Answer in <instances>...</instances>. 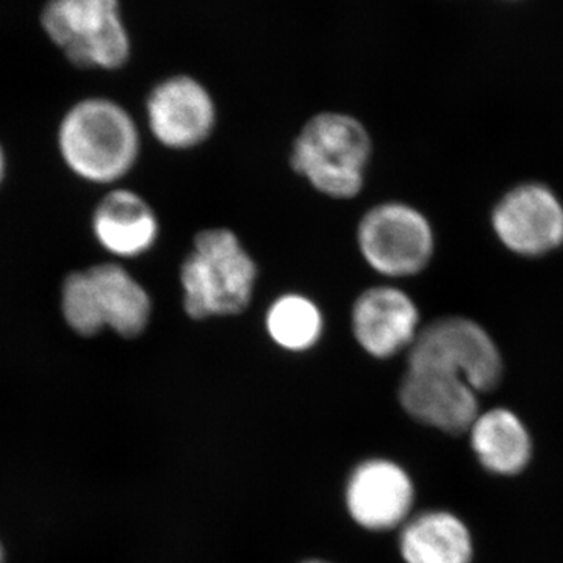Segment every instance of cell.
Segmentation results:
<instances>
[{
	"label": "cell",
	"instance_id": "6da1fadb",
	"mask_svg": "<svg viewBox=\"0 0 563 563\" xmlns=\"http://www.w3.org/2000/svg\"><path fill=\"white\" fill-rule=\"evenodd\" d=\"M257 277V265L235 233L206 229L180 266L185 313L196 321L242 314L254 298Z\"/></svg>",
	"mask_w": 563,
	"mask_h": 563
},
{
	"label": "cell",
	"instance_id": "7a4b0ae2",
	"mask_svg": "<svg viewBox=\"0 0 563 563\" xmlns=\"http://www.w3.org/2000/svg\"><path fill=\"white\" fill-rule=\"evenodd\" d=\"M57 141L70 172L96 185L128 176L141 151L140 131L131 113L103 98L84 99L70 107L58 125Z\"/></svg>",
	"mask_w": 563,
	"mask_h": 563
},
{
	"label": "cell",
	"instance_id": "3957f363",
	"mask_svg": "<svg viewBox=\"0 0 563 563\" xmlns=\"http://www.w3.org/2000/svg\"><path fill=\"white\" fill-rule=\"evenodd\" d=\"M62 314L70 331L91 339L110 329L136 339L152 318L146 288L118 263H101L68 274L62 285Z\"/></svg>",
	"mask_w": 563,
	"mask_h": 563
},
{
	"label": "cell",
	"instance_id": "277c9868",
	"mask_svg": "<svg viewBox=\"0 0 563 563\" xmlns=\"http://www.w3.org/2000/svg\"><path fill=\"white\" fill-rule=\"evenodd\" d=\"M372 152V136L361 121L325 111L307 122L296 136L290 165L321 195L352 199L365 185Z\"/></svg>",
	"mask_w": 563,
	"mask_h": 563
},
{
	"label": "cell",
	"instance_id": "5b68a950",
	"mask_svg": "<svg viewBox=\"0 0 563 563\" xmlns=\"http://www.w3.org/2000/svg\"><path fill=\"white\" fill-rule=\"evenodd\" d=\"M399 399L415 420L446 433L470 431L477 418L472 368L448 352H410Z\"/></svg>",
	"mask_w": 563,
	"mask_h": 563
},
{
	"label": "cell",
	"instance_id": "8992f818",
	"mask_svg": "<svg viewBox=\"0 0 563 563\" xmlns=\"http://www.w3.org/2000/svg\"><path fill=\"white\" fill-rule=\"evenodd\" d=\"M41 24L79 68L120 69L131 55L118 0H49Z\"/></svg>",
	"mask_w": 563,
	"mask_h": 563
},
{
	"label": "cell",
	"instance_id": "52a82bcc",
	"mask_svg": "<svg viewBox=\"0 0 563 563\" xmlns=\"http://www.w3.org/2000/svg\"><path fill=\"white\" fill-rule=\"evenodd\" d=\"M363 261L388 277H409L431 262L433 232L424 217L401 202H384L363 214L357 228Z\"/></svg>",
	"mask_w": 563,
	"mask_h": 563
},
{
	"label": "cell",
	"instance_id": "ba28073f",
	"mask_svg": "<svg viewBox=\"0 0 563 563\" xmlns=\"http://www.w3.org/2000/svg\"><path fill=\"white\" fill-rule=\"evenodd\" d=\"M152 135L173 151L198 147L217 125V107L207 88L190 76L161 81L146 101Z\"/></svg>",
	"mask_w": 563,
	"mask_h": 563
},
{
	"label": "cell",
	"instance_id": "9c48e42d",
	"mask_svg": "<svg viewBox=\"0 0 563 563\" xmlns=\"http://www.w3.org/2000/svg\"><path fill=\"white\" fill-rule=\"evenodd\" d=\"M493 229L510 251L537 257L563 243V207L544 185L514 188L493 210Z\"/></svg>",
	"mask_w": 563,
	"mask_h": 563
},
{
	"label": "cell",
	"instance_id": "30bf717a",
	"mask_svg": "<svg viewBox=\"0 0 563 563\" xmlns=\"http://www.w3.org/2000/svg\"><path fill=\"white\" fill-rule=\"evenodd\" d=\"M351 328L366 354L388 358L412 346L420 333V312L413 299L399 288L372 287L355 299Z\"/></svg>",
	"mask_w": 563,
	"mask_h": 563
},
{
	"label": "cell",
	"instance_id": "8fae6325",
	"mask_svg": "<svg viewBox=\"0 0 563 563\" xmlns=\"http://www.w3.org/2000/svg\"><path fill=\"white\" fill-rule=\"evenodd\" d=\"M350 514L358 525L384 531L401 523L413 503L409 476L395 463H363L352 474L346 495Z\"/></svg>",
	"mask_w": 563,
	"mask_h": 563
},
{
	"label": "cell",
	"instance_id": "7c38bea8",
	"mask_svg": "<svg viewBox=\"0 0 563 563\" xmlns=\"http://www.w3.org/2000/svg\"><path fill=\"white\" fill-rule=\"evenodd\" d=\"M96 242L114 257L136 258L157 243L161 224L146 199L131 190L103 196L91 218Z\"/></svg>",
	"mask_w": 563,
	"mask_h": 563
},
{
	"label": "cell",
	"instance_id": "4fadbf2b",
	"mask_svg": "<svg viewBox=\"0 0 563 563\" xmlns=\"http://www.w3.org/2000/svg\"><path fill=\"white\" fill-rule=\"evenodd\" d=\"M401 550L407 563H470L473 553L465 525L444 512L422 515L407 526Z\"/></svg>",
	"mask_w": 563,
	"mask_h": 563
},
{
	"label": "cell",
	"instance_id": "5bb4252c",
	"mask_svg": "<svg viewBox=\"0 0 563 563\" xmlns=\"http://www.w3.org/2000/svg\"><path fill=\"white\" fill-rule=\"evenodd\" d=\"M472 443L485 468L498 474L521 472L531 455V442L521 421L509 410H492L476 418Z\"/></svg>",
	"mask_w": 563,
	"mask_h": 563
},
{
	"label": "cell",
	"instance_id": "9a60e30c",
	"mask_svg": "<svg viewBox=\"0 0 563 563\" xmlns=\"http://www.w3.org/2000/svg\"><path fill=\"white\" fill-rule=\"evenodd\" d=\"M266 331L282 350L302 352L312 350L324 332V317L320 307L298 292H288L274 299L265 318Z\"/></svg>",
	"mask_w": 563,
	"mask_h": 563
},
{
	"label": "cell",
	"instance_id": "2e32d148",
	"mask_svg": "<svg viewBox=\"0 0 563 563\" xmlns=\"http://www.w3.org/2000/svg\"><path fill=\"white\" fill-rule=\"evenodd\" d=\"M5 168H7L5 152H3L2 146H0V184H2L3 177H5Z\"/></svg>",
	"mask_w": 563,
	"mask_h": 563
},
{
	"label": "cell",
	"instance_id": "e0dca14e",
	"mask_svg": "<svg viewBox=\"0 0 563 563\" xmlns=\"http://www.w3.org/2000/svg\"><path fill=\"white\" fill-rule=\"evenodd\" d=\"M0 563H5V550H3L2 543H0Z\"/></svg>",
	"mask_w": 563,
	"mask_h": 563
},
{
	"label": "cell",
	"instance_id": "ac0fdd59",
	"mask_svg": "<svg viewBox=\"0 0 563 563\" xmlns=\"http://www.w3.org/2000/svg\"><path fill=\"white\" fill-rule=\"evenodd\" d=\"M310 563H321V562H310Z\"/></svg>",
	"mask_w": 563,
	"mask_h": 563
}]
</instances>
